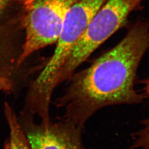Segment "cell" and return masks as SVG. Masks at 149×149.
I'll use <instances>...</instances> for the list:
<instances>
[{
    "label": "cell",
    "mask_w": 149,
    "mask_h": 149,
    "mask_svg": "<svg viewBox=\"0 0 149 149\" xmlns=\"http://www.w3.org/2000/svg\"><path fill=\"white\" fill-rule=\"evenodd\" d=\"M149 48V24L138 21L122 40L87 68L74 72L55 104L64 109L62 120L83 129L96 112L106 107L138 103L143 96L134 89L139 65Z\"/></svg>",
    "instance_id": "6da1fadb"
},
{
    "label": "cell",
    "mask_w": 149,
    "mask_h": 149,
    "mask_svg": "<svg viewBox=\"0 0 149 149\" xmlns=\"http://www.w3.org/2000/svg\"><path fill=\"white\" fill-rule=\"evenodd\" d=\"M107 0H78L70 8L56 44L54 52L42 71L32 81L27 92L23 112L38 116L40 121H51L52 97L55 81L71 49L89 22Z\"/></svg>",
    "instance_id": "7a4b0ae2"
},
{
    "label": "cell",
    "mask_w": 149,
    "mask_h": 149,
    "mask_svg": "<svg viewBox=\"0 0 149 149\" xmlns=\"http://www.w3.org/2000/svg\"><path fill=\"white\" fill-rule=\"evenodd\" d=\"M142 0H107L71 49L57 75L55 87L68 80L79 66L117 32Z\"/></svg>",
    "instance_id": "3957f363"
},
{
    "label": "cell",
    "mask_w": 149,
    "mask_h": 149,
    "mask_svg": "<svg viewBox=\"0 0 149 149\" xmlns=\"http://www.w3.org/2000/svg\"><path fill=\"white\" fill-rule=\"evenodd\" d=\"M78 0H33L23 7L24 42L18 65L33 54L56 43L70 8Z\"/></svg>",
    "instance_id": "277c9868"
},
{
    "label": "cell",
    "mask_w": 149,
    "mask_h": 149,
    "mask_svg": "<svg viewBox=\"0 0 149 149\" xmlns=\"http://www.w3.org/2000/svg\"><path fill=\"white\" fill-rule=\"evenodd\" d=\"M18 119L32 149H87L82 128L63 120L36 122L34 116L24 112Z\"/></svg>",
    "instance_id": "5b68a950"
},
{
    "label": "cell",
    "mask_w": 149,
    "mask_h": 149,
    "mask_svg": "<svg viewBox=\"0 0 149 149\" xmlns=\"http://www.w3.org/2000/svg\"><path fill=\"white\" fill-rule=\"evenodd\" d=\"M24 32L20 22L0 27V79L15 83Z\"/></svg>",
    "instance_id": "8992f818"
},
{
    "label": "cell",
    "mask_w": 149,
    "mask_h": 149,
    "mask_svg": "<svg viewBox=\"0 0 149 149\" xmlns=\"http://www.w3.org/2000/svg\"><path fill=\"white\" fill-rule=\"evenodd\" d=\"M5 113L10 128V140L6 149H32L15 112L7 102L5 103Z\"/></svg>",
    "instance_id": "52a82bcc"
},
{
    "label": "cell",
    "mask_w": 149,
    "mask_h": 149,
    "mask_svg": "<svg viewBox=\"0 0 149 149\" xmlns=\"http://www.w3.org/2000/svg\"><path fill=\"white\" fill-rule=\"evenodd\" d=\"M24 0H0V27L20 21L22 11H17L18 7H23Z\"/></svg>",
    "instance_id": "ba28073f"
},
{
    "label": "cell",
    "mask_w": 149,
    "mask_h": 149,
    "mask_svg": "<svg viewBox=\"0 0 149 149\" xmlns=\"http://www.w3.org/2000/svg\"><path fill=\"white\" fill-rule=\"evenodd\" d=\"M129 149H149V119L142 122V127L134 133Z\"/></svg>",
    "instance_id": "9c48e42d"
},
{
    "label": "cell",
    "mask_w": 149,
    "mask_h": 149,
    "mask_svg": "<svg viewBox=\"0 0 149 149\" xmlns=\"http://www.w3.org/2000/svg\"><path fill=\"white\" fill-rule=\"evenodd\" d=\"M15 83L8 80L0 79V91L11 92L15 90Z\"/></svg>",
    "instance_id": "30bf717a"
},
{
    "label": "cell",
    "mask_w": 149,
    "mask_h": 149,
    "mask_svg": "<svg viewBox=\"0 0 149 149\" xmlns=\"http://www.w3.org/2000/svg\"><path fill=\"white\" fill-rule=\"evenodd\" d=\"M144 84V96L149 98V79L143 82Z\"/></svg>",
    "instance_id": "8fae6325"
},
{
    "label": "cell",
    "mask_w": 149,
    "mask_h": 149,
    "mask_svg": "<svg viewBox=\"0 0 149 149\" xmlns=\"http://www.w3.org/2000/svg\"><path fill=\"white\" fill-rule=\"evenodd\" d=\"M33 0H27L26 1V3H25V5H27V4H29V3H31V2H32Z\"/></svg>",
    "instance_id": "7c38bea8"
},
{
    "label": "cell",
    "mask_w": 149,
    "mask_h": 149,
    "mask_svg": "<svg viewBox=\"0 0 149 149\" xmlns=\"http://www.w3.org/2000/svg\"><path fill=\"white\" fill-rule=\"evenodd\" d=\"M26 0H24V2H26Z\"/></svg>",
    "instance_id": "4fadbf2b"
}]
</instances>
